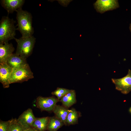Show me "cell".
<instances>
[{"mask_svg": "<svg viewBox=\"0 0 131 131\" xmlns=\"http://www.w3.org/2000/svg\"><path fill=\"white\" fill-rule=\"evenodd\" d=\"M79 116V112L74 108H72L69 110L66 118V125H74L78 124V118Z\"/></svg>", "mask_w": 131, "mask_h": 131, "instance_id": "obj_17", "label": "cell"}, {"mask_svg": "<svg viewBox=\"0 0 131 131\" xmlns=\"http://www.w3.org/2000/svg\"><path fill=\"white\" fill-rule=\"evenodd\" d=\"M12 69L7 63H0V82L4 88L9 87V79Z\"/></svg>", "mask_w": 131, "mask_h": 131, "instance_id": "obj_9", "label": "cell"}, {"mask_svg": "<svg viewBox=\"0 0 131 131\" xmlns=\"http://www.w3.org/2000/svg\"><path fill=\"white\" fill-rule=\"evenodd\" d=\"M93 5L97 11L101 14L115 9L119 7L117 0H97Z\"/></svg>", "mask_w": 131, "mask_h": 131, "instance_id": "obj_7", "label": "cell"}, {"mask_svg": "<svg viewBox=\"0 0 131 131\" xmlns=\"http://www.w3.org/2000/svg\"><path fill=\"white\" fill-rule=\"evenodd\" d=\"M59 4L65 7H66L71 0H57Z\"/></svg>", "mask_w": 131, "mask_h": 131, "instance_id": "obj_21", "label": "cell"}, {"mask_svg": "<svg viewBox=\"0 0 131 131\" xmlns=\"http://www.w3.org/2000/svg\"><path fill=\"white\" fill-rule=\"evenodd\" d=\"M16 12V18L17 20V30L19 31L23 37L33 36L34 30L32 26V16L31 14L28 11L19 9Z\"/></svg>", "mask_w": 131, "mask_h": 131, "instance_id": "obj_1", "label": "cell"}, {"mask_svg": "<svg viewBox=\"0 0 131 131\" xmlns=\"http://www.w3.org/2000/svg\"><path fill=\"white\" fill-rule=\"evenodd\" d=\"M72 90H70L62 88H57L55 91L51 92V94L55 96L59 100L63 96L71 91Z\"/></svg>", "mask_w": 131, "mask_h": 131, "instance_id": "obj_19", "label": "cell"}, {"mask_svg": "<svg viewBox=\"0 0 131 131\" xmlns=\"http://www.w3.org/2000/svg\"><path fill=\"white\" fill-rule=\"evenodd\" d=\"M10 121H3L0 120V131H8Z\"/></svg>", "mask_w": 131, "mask_h": 131, "instance_id": "obj_20", "label": "cell"}, {"mask_svg": "<svg viewBox=\"0 0 131 131\" xmlns=\"http://www.w3.org/2000/svg\"><path fill=\"white\" fill-rule=\"evenodd\" d=\"M15 21L8 16H3L0 21V44L8 42L14 39L16 30Z\"/></svg>", "mask_w": 131, "mask_h": 131, "instance_id": "obj_2", "label": "cell"}, {"mask_svg": "<svg viewBox=\"0 0 131 131\" xmlns=\"http://www.w3.org/2000/svg\"><path fill=\"white\" fill-rule=\"evenodd\" d=\"M64 125V123L55 116L49 117L47 130L57 131Z\"/></svg>", "mask_w": 131, "mask_h": 131, "instance_id": "obj_16", "label": "cell"}, {"mask_svg": "<svg viewBox=\"0 0 131 131\" xmlns=\"http://www.w3.org/2000/svg\"><path fill=\"white\" fill-rule=\"evenodd\" d=\"M34 78L33 74L28 64L22 67L13 68L10 77V84L21 83Z\"/></svg>", "mask_w": 131, "mask_h": 131, "instance_id": "obj_4", "label": "cell"}, {"mask_svg": "<svg viewBox=\"0 0 131 131\" xmlns=\"http://www.w3.org/2000/svg\"><path fill=\"white\" fill-rule=\"evenodd\" d=\"M130 30L131 32V24H130Z\"/></svg>", "mask_w": 131, "mask_h": 131, "instance_id": "obj_23", "label": "cell"}, {"mask_svg": "<svg viewBox=\"0 0 131 131\" xmlns=\"http://www.w3.org/2000/svg\"><path fill=\"white\" fill-rule=\"evenodd\" d=\"M67 108L64 106L56 105L53 112L55 116L61 120L66 126V121L69 111Z\"/></svg>", "mask_w": 131, "mask_h": 131, "instance_id": "obj_14", "label": "cell"}, {"mask_svg": "<svg viewBox=\"0 0 131 131\" xmlns=\"http://www.w3.org/2000/svg\"><path fill=\"white\" fill-rule=\"evenodd\" d=\"M25 1L24 0H1L0 3L2 7L9 14L22 8Z\"/></svg>", "mask_w": 131, "mask_h": 131, "instance_id": "obj_10", "label": "cell"}, {"mask_svg": "<svg viewBox=\"0 0 131 131\" xmlns=\"http://www.w3.org/2000/svg\"><path fill=\"white\" fill-rule=\"evenodd\" d=\"M15 49L11 43L0 44V63H7L8 59L13 54Z\"/></svg>", "mask_w": 131, "mask_h": 131, "instance_id": "obj_11", "label": "cell"}, {"mask_svg": "<svg viewBox=\"0 0 131 131\" xmlns=\"http://www.w3.org/2000/svg\"><path fill=\"white\" fill-rule=\"evenodd\" d=\"M59 101L66 107H70L76 102L75 91L72 90L71 91L62 97Z\"/></svg>", "mask_w": 131, "mask_h": 131, "instance_id": "obj_13", "label": "cell"}, {"mask_svg": "<svg viewBox=\"0 0 131 131\" xmlns=\"http://www.w3.org/2000/svg\"><path fill=\"white\" fill-rule=\"evenodd\" d=\"M36 118L32 109L29 108L19 116L17 120L26 129L32 127L33 123Z\"/></svg>", "mask_w": 131, "mask_h": 131, "instance_id": "obj_8", "label": "cell"}, {"mask_svg": "<svg viewBox=\"0 0 131 131\" xmlns=\"http://www.w3.org/2000/svg\"><path fill=\"white\" fill-rule=\"evenodd\" d=\"M59 101L57 98L53 96L43 97L39 96L36 98V105L37 107L42 111L53 112L57 103Z\"/></svg>", "mask_w": 131, "mask_h": 131, "instance_id": "obj_6", "label": "cell"}, {"mask_svg": "<svg viewBox=\"0 0 131 131\" xmlns=\"http://www.w3.org/2000/svg\"><path fill=\"white\" fill-rule=\"evenodd\" d=\"M115 89L123 94H126L131 91V70L129 69L127 74L125 76L119 79L112 78Z\"/></svg>", "mask_w": 131, "mask_h": 131, "instance_id": "obj_5", "label": "cell"}, {"mask_svg": "<svg viewBox=\"0 0 131 131\" xmlns=\"http://www.w3.org/2000/svg\"><path fill=\"white\" fill-rule=\"evenodd\" d=\"M7 63L12 68L23 66L28 64L26 59L16 53L13 54L8 58Z\"/></svg>", "mask_w": 131, "mask_h": 131, "instance_id": "obj_12", "label": "cell"}, {"mask_svg": "<svg viewBox=\"0 0 131 131\" xmlns=\"http://www.w3.org/2000/svg\"><path fill=\"white\" fill-rule=\"evenodd\" d=\"M14 39L17 43L16 53L25 59L32 54L36 42V38L32 36L29 37H21Z\"/></svg>", "mask_w": 131, "mask_h": 131, "instance_id": "obj_3", "label": "cell"}, {"mask_svg": "<svg viewBox=\"0 0 131 131\" xmlns=\"http://www.w3.org/2000/svg\"><path fill=\"white\" fill-rule=\"evenodd\" d=\"M49 118V116L36 118L33 123L32 127L39 131H46L47 130Z\"/></svg>", "mask_w": 131, "mask_h": 131, "instance_id": "obj_15", "label": "cell"}, {"mask_svg": "<svg viewBox=\"0 0 131 131\" xmlns=\"http://www.w3.org/2000/svg\"><path fill=\"white\" fill-rule=\"evenodd\" d=\"M9 121L8 131H23L25 129L19 123L17 119L12 118Z\"/></svg>", "mask_w": 131, "mask_h": 131, "instance_id": "obj_18", "label": "cell"}, {"mask_svg": "<svg viewBox=\"0 0 131 131\" xmlns=\"http://www.w3.org/2000/svg\"><path fill=\"white\" fill-rule=\"evenodd\" d=\"M23 131H39L36 129L32 127L24 129Z\"/></svg>", "mask_w": 131, "mask_h": 131, "instance_id": "obj_22", "label": "cell"}]
</instances>
